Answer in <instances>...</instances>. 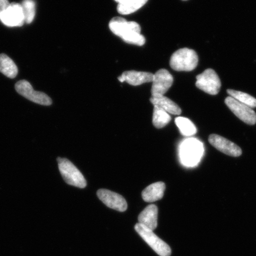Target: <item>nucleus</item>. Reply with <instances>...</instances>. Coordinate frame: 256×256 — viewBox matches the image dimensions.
I'll return each mask as SVG.
<instances>
[{"instance_id": "22", "label": "nucleus", "mask_w": 256, "mask_h": 256, "mask_svg": "<svg viewBox=\"0 0 256 256\" xmlns=\"http://www.w3.org/2000/svg\"><path fill=\"white\" fill-rule=\"evenodd\" d=\"M25 23L30 24L34 20L35 16V2L34 0H24L22 3Z\"/></svg>"}, {"instance_id": "17", "label": "nucleus", "mask_w": 256, "mask_h": 256, "mask_svg": "<svg viewBox=\"0 0 256 256\" xmlns=\"http://www.w3.org/2000/svg\"><path fill=\"white\" fill-rule=\"evenodd\" d=\"M0 72L10 78H15L18 73L14 60L4 54H0Z\"/></svg>"}, {"instance_id": "7", "label": "nucleus", "mask_w": 256, "mask_h": 256, "mask_svg": "<svg viewBox=\"0 0 256 256\" xmlns=\"http://www.w3.org/2000/svg\"><path fill=\"white\" fill-rule=\"evenodd\" d=\"M225 104L232 113L244 123L250 126H254L256 124V114L252 108L240 103L231 96L226 98Z\"/></svg>"}, {"instance_id": "3", "label": "nucleus", "mask_w": 256, "mask_h": 256, "mask_svg": "<svg viewBox=\"0 0 256 256\" xmlns=\"http://www.w3.org/2000/svg\"><path fill=\"white\" fill-rule=\"evenodd\" d=\"M58 168L64 181L67 184L79 188H84L87 186L86 179L79 170L66 158H58Z\"/></svg>"}, {"instance_id": "21", "label": "nucleus", "mask_w": 256, "mask_h": 256, "mask_svg": "<svg viewBox=\"0 0 256 256\" xmlns=\"http://www.w3.org/2000/svg\"><path fill=\"white\" fill-rule=\"evenodd\" d=\"M227 92L231 97L240 103L248 106L250 108H256V98L246 92L234 90H227Z\"/></svg>"}, {"instance_id": "26", "label": "nucleus", "mask_w": 256, "mask_h": 256, "mask_svg": "<svg viewBox=\"0 0 256 256\" xmlns=\"http://www.w3.org/2000/svg\"><path fill=\"white\" fill-rule=\"evenodd\" d=\"M183 1H187V0H183Z\"/></svg>"}, {"instance_id": "10", "label": "nucleus", "mask_w": 256, "mask_h": 256, "mask_svg": "<svg viewBox=\"0 0 256 256\" xmlns=\"http://www.w3.org/2000/svg\"><path fill=\"white\" fill-rule=\"evenodd\" d=\"M98 199L105 206L114 210L124 212L127 210L128 204L124 198L120 194L107 190H98L97 192Z\"/></svg>"}, {"instance_id": "4", "label": "nucleus", "mask_w": 256, "mask_h": 256, "mask_svg": "<svg viewBox=\"0 0 256 256\" xmlns=\"http://www.w3.org/2000/svg\"><path fill=\"white\" fill-rule=\"evenodd\" d=\"M203 146L196 140L188 139L182 144L180 156L182 163L187 166L197 164L203 154Z\"/></svg>"}, {"instance_id": "8", "label": "nucleus", "mask_w": 256, "mask_h": 256, "mask_svg": "<svg viewBox=\"0 0 256 256\" xmlns=\"http://www.w3.org/2000/svg\"><path fill=\"white\" fill-rule=\"evenodd\" d=\"M174 78L168 70L161 69L154 74L152 88V97L164 96L172 87Z\"/></svg>"}, {"instance_id": "11", "label": "nucleus", "mask_w": 256, "mask_h": 256, "mask_svg": "<svg viewBox=\"0 0 256 256\" xmlns=\"http://www.w3.org/2000/svg\"><path fill=\"white\" fill-rule=\"evenodd\" d=\"M108 26L112 33L121 38L134 32L140 33V27L138 24L135 22H128L122 18H112Z\"/></svg>"}, {"instance_id": "16", "label": "nucleus", "mask_w": 256, "mask_h": 256, "mask_svg": "<svg viewBox=\"0 0 256 256\" xmlns=\"http://www.w3.org/2000/svg\"><path fill=\"white\" fill-rule=\"evenodd\" d=\"M150 102L154 106H158L162 110L167 112L168 114L178 115L182 114L180 108L174 102L164 96L152 97L150 98Z\"/></svg>"}, {"instance_id": "2", "label": "nucleus", "mask_w": 256, "mask_h": 256, "mask_svg": "<svg viewBox=\"0 0 256 256\" xmlns=\"http://www.w3.org/2000/svg\"><path fill=\"white\" fill-rule=\"evenodd\" d=\"M136 231L147 244L160 256H170L172 250L170 246L160 238L152 230L140 223L135 226Z\"/></svg>"}, {"instance_id": "23", "label": "nucleus", "mask_w": 256, "mask_h": 256, "mask_svg": "<svg viewBox=\"0 0 256 256\" xmlns=\"http://www.w3.org/2000/svg\"><path fill=\"white\" fill-rule=\"evenodd\" d=\"M122 39L128 44H136L138 46H142L146 43L145 38L140 33H138V32L126 35Z\"/></svg>"}, {"instance_id": "14", "label": "nucleus", "mask_w": 256, "mask_h": 256, "mask_svg": "<svg viewBox=\"0 0 256 256\" xmlns=\"http://www.w3.org/2000/svg\"><path fill=\"white\" fill-rule=\"evenodd\" d=\"M158 208L155 204H150L138 216L139 223L150 230H156L158 227Z\"/></svg>"}, {"instance_id": "9", "label": "nucleus", "mask_w": 256, "mask_h": 256, "mask_svg": "<svg viewBox=\"0 0 256 256\" xmlns=\"http://www.w3.org/2000/svg\"><path fill=\"white\" fill-rule=\"evenodd\" d=\"M0 20L8 27L22 26L25 22L22 5L11 3L6 10L0 14Z\"/></svg>"}, {"instance_id": "20", "label": "nucleus", "mask_w": 256, "mask_h": 256, "mask_svg": "<svg viewBox=\"0 0 256 256\" xmlns=\"http://www.w3.org/2000/svg\"><path fill=\"white\" fill-rule=\"evenodd\" d=\"M175 122L182 135L184 136H192L197 132L196 126L190 120L186 118L178 117L176 118Z\"/></svg>"}, {"instance_id": "24", "label": "nucleus", "mask_w": 256, "mask_h": 256, "mask_svg": "<svg viewBox=\"0 0 256 256\" xmlns=\"http://www.w3.org/2000/svg\"><path fill=\"white\" fill-rule=\"evenodd\" d=\"M8 0H0V14L8 8L10 6Z\"/></svg>"}, {"instance_id": "12", "label": "nucleus", "mask_w": 256, "mask_h": 256, "mask_svg": "<svg viewBox=\"0 0 256 256\" xmlns=\"http://www.w3.org/2000/svg\"><path fill=\"white\" fill-rule=\"evenodd\" d=\"M208 140L216 149L226 155L236 158L242 154V150L240 147L223 136L211 134Z\"/></svg>"}, {"instance_id": "5", "label": "nucleus", "mask_w": 256, "mask_h": 256, "mask_svg": "<svg viewBox=\"0 0 256 256\" xmlns=\"http://www.w3.org/2000/svg\"><path fill=\"white\" fill-rule=\"evenodd\" d=\"M196 87L206 94L216 95L220 92L222 82L214 70H206L196 76Z\"/></svg>"}, {"instance_id": "19", "label": "nucleus", "mask_w": 256, "mask_h": 256, "mask_svg": "<svg viewBox=\"0 0 256 256\" xmlns=\"http://www.w3.org/2000/svg\"><path fill=\"white\" fill-rule=\"evenodd\" d=\"M152 123L156 128H164L170 122L172 118L167 112L158 106H154Z\"/></svg>"}, {"instance_id": "13", "label": "nucleus", "mask_w": 256, "mask_h": 256, "mask_svg": "<svg viewBox=\"0 0 256 256\" xmlns=\"http://www.w3.org/2000/svg\"><path fill=\"white\" fill-rule=\"evenodd\" d=\"M154 74L147 72L127 71L123 72L118 80L121 82H126L130 85L136 86L146 82H152Z\"/></svg>"}, {"instance_id": "15", "label": "nucleus", "mask_w": 256, "mask_h": 256, "mask_svg": "<svg viewBox=\"0 0 256 256\" xmlns=\"http://www.w3.org/2000/svg\"><path fill=\"white\" fill-rule=\"evenodd\" d=\"M166 190V184L162 182H156L146 187L142 192V197L146 202H154L162 200Z\"/></svg>"}, {"instance_id": "18", "label": "nucleus", "mask_w": 256, "mask_h": 256, "mask_svg": "<svg viewBox=\"0 0 256 256\" xmlns=\"http://www.w3.org/2000/svg\"><path fill=\"white\" fill-rule=\"evenodd\" d=\"M148 1V0H124L118 4L117 10L120 14H130L143 7Z\"/></svg>"}, {"instance_id": "25", "label": "nucleus", "mask_w": 256, "mask_h": 256, "mask_svg": "<svg viewBox=\"0 0 256 256\" xmlns=\"http://www.w3.org/2000/svg\"><path fill=\"white\" fill-rule=\"evenodd\" d=\"M114 1L117 2L118 4H120V3L124 2V0H114Z\"/></svg>"}, {"instance_id": "1", "label": "nucleus", "mask_w": 256, "mask_h": 256, "mask_svg": "<svg viewBox=\"0 0 256 256\" xmlns=\"http://www.w3.org/2000/svg\"><path fill=\"white\" fill-rule=\"evenodd\" d=\"M198 56L193 50L182 48L172 54L170 65L178 72H190L196 68Z\"/></svg>"}, {"instance_id": "6", "label": "nucleus", "mask_w": 256, "mask_h": 256, "mask_svg": "<svg viewBox=\"0 0 256 256\" xmlns=\"http://www.w3.org/2000/svg\"><path fill=\"white\" fill-rule=\"evenodd\" d=\"M15 88L19 94L35 104L43 106H50L52 104V99L49 96L44 92L34 91L26 80L18 82L15 85Z\"/></svg>"}]
</instances>
